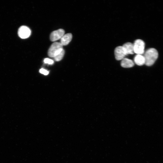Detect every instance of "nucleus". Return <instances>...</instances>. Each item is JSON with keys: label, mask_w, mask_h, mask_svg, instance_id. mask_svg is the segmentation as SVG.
I'll use <instances>...</instances> for the list:
<instances>
[{"label": "nucleus", "mask_w": 163, "mask_h": 163, "mask_svg": "<svg viewBox=\"0 0 163 163\" xmlns=\"http://www.w3.org/2000/svg\"><path fill=\"white\" fill-rule=\"evenodd\" d=\"M144 56L145 60V64L150 66L153 65L157 59L158 53L155 49L151 48L146 51Z\"/></svg>", "instance_id": "f257e3e1"}, {"label": "nucleus", "mask_w": 163, "mask_h": 163, "mask_svg": "<svg viewBox=\"0 0 163 163\" xmlns=\"http://www.w3.org/2000/svg\"><path fill=\"white\" fill-rule=\"evenodd\" d=\"M63 49V45L60 42H54L51 45L48 50V55L50 57L53 58Z\"/></svg>", "instance_id": "f03ea898"}, {"label": "nucleus", "mask_w": 163, "mask_h": 163, "mask_svg": "<svg viewBox=\"0 0 163 163\" xmlns=\"http://www.w3.org/2000/svg\"><path fill=\"white\" fill-rule=\"evenodd\" d=\"M133 45L134 53L142 55L144 52V42L141 40L137 39L135 41Z\"/></svg>", "instance_id": "7ed1b4c3"}, {"label": "nucleus", "mask_w": 163, "mask_h": 163, "mask_svg": "<svg viewBox=\"0 0 163 163\" xmlns=\"http://www.w3.org/2000/svg\"><path fill=\"white\" fill-rule=\"evenodd\" d=\"M18 34L20 38L25 39L30 37L31 34V31L28 27L23 26L21 27L18 30Z\"/></svg>", "instance_id": "20e7f679"}, {"label": "nucleus", "mask_w": 163, "mask_h": 163, "mask_svg": "<svg viewBox=\"0 0 163 163\" xmlns=\"http://www.w3.org/2000/svg\"><path fill=\"white\" fill-rule=\"evenodd\" d=\"M115 59L118 60H122L126 56V51L122 46L116 47L115 50Z\"/></svg>", "instance_id": "39448f33"}, {"label": "nucleus", "mask_w": 163, "mask_h": 163, "mask_svg": "<svg viewBox=\"0 0 163 163\" xmlns=\"http://www.w3.org/2000/svg\"><path fill=\"white\" fill-rule=\"evenodd\" d=\"M65 34V31L62 29L53 32L50 34V39L52 41H55L60 39Z\"/></svg>", "instance_id": "423d86ee"}, {"label": "nucleus", "mask_w": 163, "mask_h": 163, "mask_svg": "<svg viewBox=\"0 0 163 163\" xmlns=\"http://www.w3.org/2000/svg\"><path fill=\"white\" fill-rule=\"evenodd\" d=\"M72 35L71 33H68L63 35L60 39V43L63 46L68 45L71 41Z\"/></svg>", "instance_id": "0eeeda50"}, {"label": "nucleus", "mask_w": 163, "mask_h": 163, "mask_svg": "<svg viewBox=\"0 0 163 163\" xmlns=\"http://www.w3.org/2000/svg\"><path fill=\"white\" fill-rule=\"evenodd\" d=\"M126 55L129 54H133L134 53L133 44L130 42H127L124 44L123 45Z\"/></svg>", "instance_id": "6e6552de"}, {"label": "nucleus", "mask_w": 163, "mask_h": 163, "mask_svg": "<svg viewBox=\"0 0 163 163\" xmlns=\"http://www.w3.org/2000/svg\"><path fill=\"white\" fill-rule=\"evenodd\" d=\"M121 65L124 68H131L134 66V63L132 60L124 58L122 60L121 62Z\"/></svg>", "instance_id": "1a4fd4ad"}, {"label": "nucleus", "mask_w": 163, "mask_h": 163, "mask_svg": "<svg viewBox=\"0 0 163 163\" xmlns=\"http://www.w3.org/2000/svg\"><path fill=\"white\" fill-rule=\"evenodd\" d=\"M134 60L136 64L138 66H142L145 64V60L144 56L141 54H137L135 57Z\"/></svg>", "instance_id": "9d476101"}, {"label": "nucleus", "mask_w": 163, "mask_h": 163, "mask_svg": "<svg viewBox=\"0 0 163 163\" xmlns=\"http://www.w3.org/2000/svg\"><path fill=\"white\" fill-rule=\"evenodd\" d=\"M65 54V51L63 49L53 58L54 60L57 61H60L64 56Z\"/></svg>", "instance_id": "9b49d317"}, {"label": "nucleus", "mask_w": 163, "mask_h": 163, "mask_svg": "<svg viewBox=\"0 0 163 163\" xmlns=\"http://www.w3.org/2000/svg\"><path fill=\"white\" fill-rule=\"evenodd\" d=\"M44 62L45 63H47L49 65H53L54 63V61L52 60L46 58H45L44 60Z\"/></svg>", "instance_id": "f8f14e48"}, {"label": "nucleus", "mask_w": 163, "mask_h": 163, "mask_svg": "<svg viewBox=\"0 0 163 163\" xmlns=\"http://www.w3.org/2000/svg\"><path fill=\"white\" fill-rule=\"evenodd\" d=\"M39 72L41 74L45 75H47L49 74V72L48 71L44 69H41Z\"/></svg>", "instance_id": "ddd939ff"}]
</instances>
